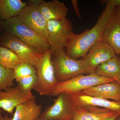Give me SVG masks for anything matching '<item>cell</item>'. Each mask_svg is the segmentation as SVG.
Wrapping results in <instances>:
<instances>
[{"label":"cell","mask_w":120,"mask_h":120,"mask_svg":"<svg viewBox=\"0 0 120 120\" xmlns=\"http://www.w3.org/2000/svg\"><path fill=\"white\" fill-rule=\"evenodd\" d=\"M51 59L58 83L86 74L82 59L75 60L67 55L64 49H51Z\"/></svg>","instance_id":"cell-2"},{"label":"cell","mask_w":120,"mask_h":120,"mask_svg":"<svg viewBox=\"0 0 120 120\" xmlns=\"http://www.w3.org/2000/svg\"><path fill=\"white\" fill-rule=\"evenodd\" d=\"M27 4L20 0H0V20L17 16Z\"/></svg>","instance_id":"cell-19"},{"label":"cell","mask_w":120,"mask_h":120,"mask_svg":"<svg viewBox=\"0 0 120 120\" xmlns=\"http://www.w3.org/2000/svg\"><path fill=\"white\" fill-rule=\"evenodd\" d=\"M35 67L38 82L34 90L42 96H51L58 82L51 59L50 48L42 54Z\"/></svg>","instance_id":"cell-4"},{"label":"cell","mask_w":120,"mask_h":120,"mask_svg":"<svg viewBox=\"0 0 120 120\" xmlns=\"http://www.w3.org/2000/svg\"><path fill=\"white\" fill-rule=\"evenodd\" d=\"M101 40L108 43L120 56V9L117 7L114 17L105 28Z\"/></svg>","instance_id":"cell-15"},{"label":"cell","mask_w":120,"mask_h":120,"mask_svg":"<svg viewBox=\"0 0 120 120\" xmlns=\"http://www.w3.org/2000/svg\"><path fill=\"white\" fill-rule=\"evenodd\" d=\"M13 70L17 82L24 77L37 74L35 67L26 62H22L17 65Z\"/></svg>","instance_id":"cell-23"},{"label":"cell","mask_w":120,"mask_h":120,"mask_svg":"<svg viewBox=\"0 0 120 120\" xmlns=\"http://www.w3.org/2000/svg\"><path fill=\"white\" fill-rule=\"evenodd\" d=\"M0 45L11 50L23 62L34 67L43 54L17 37L7 32L0 39Z\"/></svg>","instance_id":"cell-8"},{"label":"cell","mask_w":120,"mask_h":120,"mask_svg":"<svg viewBox=\"0 0 120 120\" xmlns=\"http://www.w3.org/2000/svg\"><path fill=\"white\" fill-rule=\"evenodd\" d=\"M75 106L93 105L108 109L120 117V101H110L84 94L81 92L71 94Z\"/></svg>","instance_id":"cell-13"},{"label":"cell","mask_w":120,"mask_h":120,"mask_svg":"<svg viewBox=\"0 0 120 120\" xmlns=\"http://www.w3.org/2000/svg\"><path fill=\"white\" fill-rule=\"evenodd\" d=\"M43 120L39 119V118H38L37 120ZM72 120V119H64V120Z\"/></svg>","instance_id":"cell-28"},{"label":"cell","mask_w":120,"mask_h":120,"mask_svg":"<svg viewBox=\"0 0 120 120\" xmlns=\"http://www.w3.org/2000/svg\"><path fill=\"white\" fill-rule=\"evenodd\" d=\"M119 116L118 114H116L113 116H111L105 118L103 120H116V118Z\"/></svg>","instance_id":"cell-27"},{"label":"cell","mask_w":120,"mask_h":120,"mask_svg":"<svg viewBox=\"0 0 120 120\" xmlns=\"http://www.w3.org/2000/svg\"><path fill=\"white\" fill-rule=\"evenodd\" d=\"M114 81L115 80L95 73L79 75L67 81L58 83L51 96H57L62 93L73 94L92 87Z\"/></svg>","instance_id":"cell-5"},{"label":"cell","mask_w":120,"mask_h":120,"mask_svg":"<svg viewBox=\"0 0 120 120\" xmlns=\"http://www.w3.org/2000/svg\"></svg>","instance_id":"cell-31"},{"label":"cell","mask_w":120,"mask_h":120,"mask_svg":"<svg viewBox=\"0 0 120 120\" xmlns=\"http://www.w3.org/2000/svg\"><path fill=\"white\" fill-rule=\"evenodd\" d=\"M116 8L111 5H106L92 28L79 34L73 33L65 47L67 55L75 60L84 56L93 45L101 40L103 31L114 17Z\"/></svg>","instance_id":"cell-1"},{"label":"cell","mask_w":120,"mask_h":120,"mask_svg":"<svg viewBox=\"0 0 120 120\" xmlns=\"http://www.w3.org/2000/svg\"><path fill=\"white\" fill-rule=\"evenodd\" d=\"M116 120H120V117L118 116L117 118H116Z\"/></svg>","instance_id":"cell-29"},{"label":"cell","mask_w":120,"mask_h":120,"mask_svg":"<svg viewBox=\"0 0 120 120\" xmlns=\"http://www.w3.org/2000/svg\"></svg>","instance_id":"cell-32"},{"label":"cell","mask_w":120,"mask_h":120,"mask_svg":"<svg viewBox=\"0 0 120 120\" xmlns=\"http://www.w3.org/2000/svg\"><path fill=\"white\" fill-rule=\"evenodd\" d=\"M11 117H4L2 114V109H0V120H11Z\"/></svg>","instance_id":"cell-26"},{"label":"cell","mask_w":120,"mask_h":120,"mask_svg":"<svg viewBox=\"0 0 120 120\" xmlns=\"http://www.w3.org/2000/svg\"><path fill=\"white\" fill-rule=\"evenodd\" d=\"M71 3L72 7L75 13L77 15V17L79 19H81L82 17L80 13L78 7V1L77 0H71Z\"/></svg>","instance_id":"cell-25"},{"label":"cell","mask_w":120,"mask_h":120,"mask_svg":"<svg viewBox=\"0 0 120 120\" xmlns=\"http://www.w3.org/2000/svg\"><path fill=\"white\" fill-rule=\"evenodd\" d=\"M28 3L37 7L47 22L60 20L67 18L69 9L63 2L58 0L45 1L42 0L28 1Z\"/></svg>","instance_id":"cell-11"},{"label":"cell","mask_w":120,"mask_h":120,"mask_svg":"<svg viewBox=\"0 0 120 120\" xmlns=\"http://www.w3.org/2000/svg\"><path fill=\"white\" fill-rule=\"evenodd\" d=\"M80 92L99 98L120 101V82L117 81L102 84Z\"/></svg>","instance_id":"cell-16"},{"label":"cell","mask_w":120,"mask_h":120,"mask_svg":"<svg viewBox=\"0 0 120 120\" xmlns=\"http://www.w3.org/2000/svg\"><path fill=\"white\" fill-rule=\"evenodd\" d=\"M57 96L53 104L46 109L38 118L43 120L72 119L75 106L71 94L62 93Z\"/></svg>","instance_id":"cell-9"},{"label":"cell","mask_w":120,"mask_h":120,"mask_svg":"<svg viewBox=\"0 0 120 120\" xmlns=\"http://www.w3.org/2000/svg\"><path fill=\"white\" fill-rule=\"evenodd\" d=\"M21 91L17 86L10 87L0 92V109L12 114L17 106L34 97Z\"/></svg>","instance_id":"cell-12"},{"label":"cell","mask_w":120,"mask_h":120,"mask_svg":"<svg viewBox=\"0 0 120 120\" xmlns=\"http://www.w3.org/2000/svg\"><path fill=\"white\" fill-rule=\"evenodd\" d=\"M15 80L13 69L0 65V92L14 86Z\"/></svg>","instance_id":"cell-21"},{"label":"cell","mask_w":120,"mask_h":120,"mask_svg":"<svg viewBox=\"0 0 120 120\" xmlns=\"http://www.w3.org/2000/svg\"><path fill=\"white\" fill-rule=\"evenodd\" d=\"M38 82L37 74L31 75L19 79L17 82V86L25 94L32 95L31 90H34Z\"/></svg>","instance_id":"cell-22"},{"label":"cell","mask_w":120,"mask_h":120,"mask_svg":"<svg viewBox=\"0 0 120 120\" xmlns=\"http://www.w3.org/2000/svg\"><path fill=\"white\" fill-rule=\"evenodd\" d=\"M23 62L11 50L0 45V65L13 69L17 65Z\"/></svg>","instance_id":"cell-20"},{"label":"cell","mask_w":120,"mask_h":120,"mask_svg":"<svg viewBox=\"0 0 120 120\" xmlns=\"http://www.w3.org/2000/svg\"><path fill=\"white\" fill-rule=\"evenodd\" d=\"M110 45L101 40L90 48L82 60L86 73H95L99 65L110 60L116 55Z\"/></svg>","instance_id":"cell-7"},{"label":"cell","mask_w":120,"mask_h":120,"mask_svg":"<svg viewBox=\"0 0 120 120\" xmlns=\"http://www.w3.org/2000/svg\"><path fill=\"white\" fill-rule=\"evenodd\" d=\"M17 17L26 26L47 39V22L37 7L28 3Z\"/></svg>","instance_id":"cell-10"},{"label":"cell","mask_w":120,"mask_h":120,"mask_svg":"<svg viewBox=\"0 0 120 120\" xmlns=\"http://www.w3.org/2000/svg\"><path fill=\"white\" fill-rule=\"evenodd\" d=\"M2 26L7 33L17 37L41 53L50 48L47 39L26 26L17 16L4 20Z\"/></svg>","instance_id":"cell-3"},{"label":"cell","mask_w":120,"mask_h":120,"mask_svg":"<svg viewBox=\"0 0 120 120\" xmlns=\"http://www.w3.org/2000/svg\"><path fill=\"white\" fill-rule=\"evenodd\" d=\"M116 114L110 110L95 106H75L72 120H103Z\"/></svg>","instance_id":"cell-14"},{"label":"cell","mask_w":120,"mask_h":120,"mask_svg":"<svg viewBox=\"0 0 120 120\" xmlns=\"http://www.w3.org/2000/svg\"><path fill=\"white\" fill-rule=\"evenodd\" d=\"M42 108L37 104L34 96L16 107L11 120H36L41 114Z\"/></svg>","instance_id":"cell-17"},{"label":"cell","mask_w":120,"mask_h":120,"mask_svg":"<svg viewBox=\"0 0 120 120\" xmlns=\"http://www.w3.org/2000/svg\"><path fill=\"white\" fill-rule=\"evenodd\" d=\"M47 30L48 42L50 48L53 49H64L74 33L72 23L67 18L48 21Z\"/></svg>","instance_id":"cell-6"},{"label":"cell","mask_w":120,"mask_h":120,"mask_svg":"<svg viewBox=\"0 0 120 120\" xmlns=\"http://www.w3.org/2000/svg\"><path fill=\"white\" fill-rule=\"evenodd\" d=\"M99 1L103 4L111 5L116 8L120 7V0H103Z\"/></svg>","instance_id":"cell-24"},{"label":"cell","mask_w":120,"mask_h":120,"mask_svg":"<svg viewBox=\"0 0 120 120\" xmlns=\"http://www.w3.org/2000/svg\"></svg>","instance_id":"cell-30"},{"label":"cell","mask_w":120,"mask_h":120,"mask_svg":"<svg viewBox=\"0 0 120 120\" xmlns=\"http://www.w3.org/2000/svg\"><path fill=\"white\" fill-rule=\"evenodd\" d=\"M116 54L110 60L99 65L95 73L120 82V57Z\"/></svg>","instance_id":"cell-18"}]
</instances>
